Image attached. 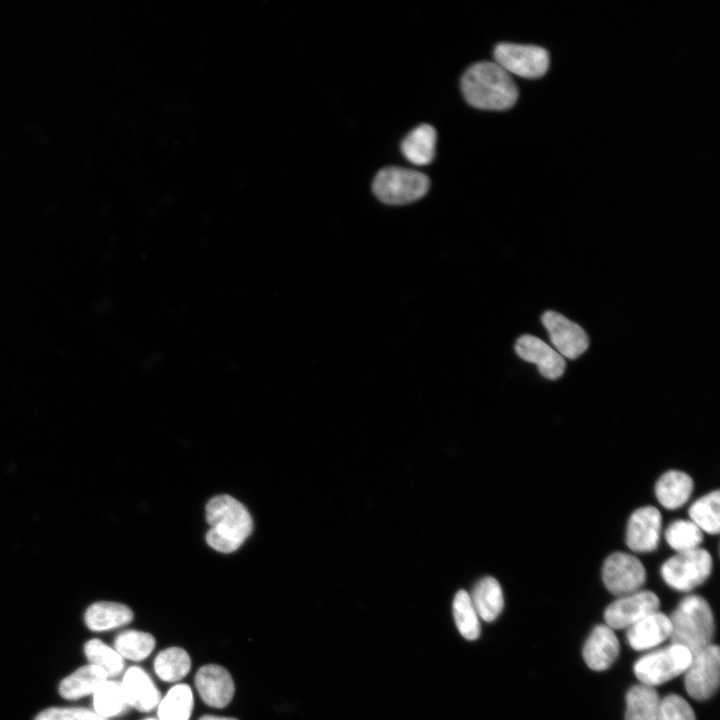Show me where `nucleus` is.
<instances>
[{"mask_svg": "<svg viewBox=\"0 0 720 720\" xmlns=\"http://www.w3.org/2000/svg\"><path fill=\"white\" fill-rule=\"evenodd\" d=\"M466 101L484 110H506L518 99V89L509 73L497 63L478 62L471 65L461 80Z\"/></svg>", "mask_w": 720, "mask_h": 720, "instance_id": "f257e3e1", "label": "nucleus"}, {"mask_svg": "<svg viewBox=\"0 0 720 720\" xmlns=\"http://www.w3.org/2000/svg\"><path fill=\"white\" fill-rule=\"evenodd\" d=\"M205 512L210 526L206 541L219 552H234L252 531L253 522L248 510L232 496L213 497L207 503Z\"/></svg>", "mask_w": 720, "mask_h": 720, "instance_id": "f03ea898", "label": "nucleus"}, {"mask_svg": "<svg viewBox=\"0 0 720 720\" xmlns=\"http://www.w3.org/2000/svg\"><path fill=\"white\" fill-rule=\"evenodd\" d=\"M671 643L686 647L692 654L712 644L715 621L709 603L703 597H684L669 616Z\"/></svg>", "mask_w": 720, "mask_h": 720, "instance_id": "7ed1b4c3", "label": "nucleus"}, {"mask_svg": "<svg viewBox=\"0 0 720 720\" xmlns=\"http://www.w3.org/2000/svg\"><path fill=\"white\" fill-rule=\"evenodd\" d=\"M429 186V178L419 171L386 167L375 176L372 189L383 203L402 205L422 198Z\"/></svg>", "mask_w": 720, "mask_h": 720, "instance_id": "20e7f679", "label": "nucleus"}, {"mask_svg": "<svg viewBox=\"0 0 720 720\" xmlns=\"http://www.w3.org/2000/svg\"><path fill=\"white\" fill-rule=\"evenodd\" d=\"M713 568L712 556L704 548L679 552L669 557L660 567L663 581L679 592H689L710 576Z\"/></svg>", "mask_w": 720, "mask_h": 720, "instance_id": "39448f33", "label": "nucleus"}, {"mask_svg": "<svg viewBox=\"0 0 720 720\" xmlns=\"http://www.w3.org/2000/svg\"><path fill=\"white\" fill-rule=\"evenodd\" d=\"M692 655L686 647L671 643L639 658L634 664V673L641 684L655 687L683 674Z\"/></svg>", "mask_w": 720, "mask_h": 720, "instance_id": "423d86ee", "label": "nucleus"}, {"mask_svg": "<svg viewBox=\"0 0 720 720\" xmlns=\"http://www.w3.org/2000/svg\"><path fill=\"white\" fill-rule=\"evenodd\" d=\"M683 674L685 689L693 699L703 701L712 697L720 681L719 647L710 644L694 653Z\"/></svg>", "mask_w": 720, "mask_h": 720, "instance_id": "0eeeda50", "label": "nucleus"}, {"mask_svg": "<svg viewBox=\"0 0 720 720\" xmlns=\"http://www.w3.org/2000/svg\"><path fill=\"white\" fill-rule=\"evenodd\" d=\"M494 59L507 73L523 78L542 77L549 68V54L536 45L499 43L494 48Z\"/></svg>", "mask_w": 720, "mask_h": 720, "instance_id": "6e6552de", "label": "nucleus"}, {"mask_svg": "<svg viewBox=\"0 0 720 720\" xmlns=\"http://www.w3.org/2000/svg\"><path fill=\"white\" fill-rule=\"evenodd\" d=\"M646 569L634 555L617 551L610 554L602 566V580L609 592L620 597L641 590L646 581Z\"/></svg>", "mask_w": 720, "mask_h": 720, "instance_id": "1a4fd4ad", "label": "nucleus"}, {"mask_svg": "<svg viewBox=\"0 0 720 720\" xmlns=\"http://www.w3.org/2000/svg\"><path fill=\"white\" fill-rule=\"evenodd\" d=\"M658 596L648 590H639L618 597L607 606L604 620L611 629H628L645 616L659 610Z\"/></svg>", "mask_w": 720, "mask_h": 720, "instance_id": "9d476101", "label": "nucleus"}, {"mask_svg": "<svg viewBox=\"0 0 720 720\" xmlns=\"http://www.w3.org/2000/svg\"><path fill=\"white\" fill-rule=\"evenodd\" d=\"M662 531L660 511L650 505L634 510L626 525L625 540L636 553H650L657 549Z\"/></svg>", "mask_w": 720, "mask_h": 720, "instance_id": "9b49d317", "label": "nucleus"}, {"mask_svg": "<svg viewBox=\"0 0 720 720\" xmlns=\"http://www.w3.org/2000/svg\"><path fill=\"white\" fill-rule=\"evenodd\" d=\"M541 320L551 343L563 358L576 359L587 350L588 336L577 323L551 310L544 312Z\"/></svg>", "mask_w": 720, "mask_h": 720, "instance_id": "f8f14e48", "label": "nucleus"}, {"mask_svg": "<svg viewBox=\"0 0 720 720\" xmlns=\"http://www.w3.org/2000/svg\"><path fill=\"white\" fill-rule=\"evenodd\" d=\"M195 687L206 705L218 709L226 707L235 692V684L229 671L217 664H207L198 669Z\"/></svg>", "mask_w": 720, "mask_h": 720, "instance_id": "ddd939ff", "label": "nucleus"}, {"mask_svg": "<svg viewBox=\"0 0 720 720\" xmlns=\"http://www.w3.org/2000/svg\"><path fill=\"white\" fill-rule=\"evenodd\" d=\"M515 351L523 360L537 365L539 373L549 379L560 378L566 367L564 358L541 339L523 335L515 343Z\"/></svg>", "mask_w": 720, "mask_h": 720, "instance_id": "4468645a", "label": "nucleus"}, {"mask_svg": "<svg viewBox=\"0 0 720 720\" xmlns=\"http://www.w3.org/2000/svg\"><path fill=\"white\" fill-rule=\"evenodd\" d=\"M620 645L609 626L594 627L583 647V658L587 666L594 671L608 669L619 655Z\"/></svg>", "mask_w": 720, "mask_h": 720, "instance_id": "2eb2a0df", "label": "nucleus"}, {"mask_svg": "<svg viewBox=\"0 0 720 720\" xmlns=\"http://www.w3.org/2000/svg\"><path fill=\"white\" fill-rule=\"evenodd\" d=\"M121 686L129 707L140 712L156 708L161 700L160 692L145 670L132 666L125 672Z\"/></svg>", "mask_w": 720, "mask_h": 720, "instance_id": "dca6fc26", "label": "nucleus"}, {"mask_svg": "<svg viewBox=\"0 0 720 720\" xmlns=\"http://www.w3.org/2000/svg\"><path fill=\"white\" fill-rule=\"evenodd\" d=\"M669 616L659 610L653 612L627 629V641L637 651L648 650L670 638Z\"/></svg>", "mask_w": 720, "mask_h": 720, "instance_id": "f3484780", "label": "nucleus"}, {"mask_svg": "<svg viewBox=\"0 0 720 720\" xmlns=\"http://www.w3.org/2000/svg\"><path fill=\"white\" fill-rule=\"evenodd\" d=\"M694 488L692 477L681 470H668L656 481L655 496L660 505L675 510L687 503Z\"/></svg>", "mask_w": 720, "mask_h": 720, "instance_id": "a211bd4d", "label": "nucleus"}, {"mask_svg": "<svg viewBox=\"0 0 720 720\" xmlns=\"http://www.w3.org/2000/svg\"><path fill=\"white\" fill-rule=\"evenodd\" d=\"M132 619L133 612L128 606L110 601L95 602L84 613L87 628L95 632L119 628Z\"/></svg>", "mask_w": 720, "mask_h": 720, "instance_id": "6ab92c4d", "label": "nucleus"}, {"mask_svg": "<svg viewBox=\"0 0 720 720\" xmlns=\"http://www.w3.org/2000/svg\"><path fill=\"white\" fill-rule=\"evenodd\" d=\"M107 679L108 675L99 666L84 665L60 682L58 692L64 699L77 700L93 694Z\"/></svg>", "mask_w": 720, "mask_h": 720, "instance_id": "aec40b11", "label": "nucleus"}, {"mask_svg": "<svg viewBox=\"0 0 720 720\" xmlns=\"http://www.w3.org/2000/svg\"><path fill=\"white\" fill-rule=\"evenodd\" d=\"M436 131L428 124L414 128L402 141L401 151L411 163L429 164L435 154Z\"/></svg>", "mask_w": 720, "mask_h": 720, "instance_id": "412c9836", "label": "nucleus"}, {"mask_svg": "<svg viewBox=\"0 0 720 720\" xmlns=\"http://www.w3.org/2000/svg\"><path fill=\"white\" fill-rule=\"evenodd\" d=\"M471 600L478 616L486 622L495 620L504 606L502 588L491 576L481 579L476 584Z\"/></svg>", "mask_w": 720, "mask_h": 720, "instance_id": "4be33fe9", "label": "nucleus"}, {"mask_svg": "<svg viewBox=\"0 0 720 720\" xmlns=\"http://www.w3.org/2000/svg\"><path fill=\"white\" fill-rule=\"evenodd\" d=\"M660 700L654 687L632 686L626 694L625 720H657Z\"/></svg>", "mask_w": 720, "mask_h": 720, "instance_id": "5701e85b", "label": "nucleus"}, {"mask_svg": "<svg viewBox=\"0 0 720 720\" xmlns=\"http://www.w3.org/2000/svg\"><path fill=\"white\" fill-rule=\"evenodd\" d=\"M690 520L702 531L716 535L720 531V492L711 491L691 504L688 510Z\"/></svg>", "mask_w": 720, "mask_h": 720, "instance_id": "b1692460", "label": "nucleus"}, {"mask_svg": "<svg viewBox=\"0 0 720 720\" xmlns=\"http://www.w3.org/2000/svg\"><path fill=\"white\" fill-rule=\"evenodd\" d=\"M194 706L192 690L187 684L173 686L158 704V720H189Z\"/></svg>", "mask_w": 720, "mask_h": 720, "instance_id": "393cba45", "label": "nucleus"}, {"mask_svg": "<svg viewBox=\"0 0 720 720\" xmlns=\"http://www.w3.org/2000/svg\"><path fill=\"white\" fill-rule=\"evenodd\" d=\"M190 668V656L180 647L166 648L160 651L154 660V671L165 682L181 680L188 674Z\"/></svg>", "mask_w": 720, "mask_h": 720, "instance_id": "a878e982", "label": "nucleus"}, {"mask_svg": "<svg viewBox=\"0 0 720 720\" xmlns=\"http://www.w3.org/2000/svg\"><path fill=\"white\" fill-rule=\"evenodd\" d=\"M94 712L104 719L122 715L129 705L121 683L106 680L93 693Z\"/></svg>", "mask_w": 720, "mask_h": 720, "instance_id": "bb28decb", "label": "nucleus"}, {"mask_svg": "<svg viewBox=\"0 0 720 720\" xmlns=\"http://www.w3.org/2000/svg\"><path fill=\"white\" fill-rule=\"evenodd\" d=\"M155 638L147 632L127 630L119 633L114 640V649L122 658L142 661L155 648Z\"/></svg>", "mask_w": 720, "mask_h": 720, "instance_id": "cd10ccee", "label": "nucleus"}, {"mask_svg": "<svg viewBox=\"0 0 720 720\" xmlns=\"http://www.w3.org/2000/svg\"><path fill=\"white\" fill-rule=\"evenodd\" d=\"M665 540L676 553L699 548L703 532L690 519H676L665 529Z\"/></svg>", "mask_w": 720, "mask_h": 720, "instance_id": "c85d7f7f", "label": "nucleus"}, {"mask_svg": "<svg viewBox=\"0 0 720 720\" xmlns=\"http://www.w3.org/2000/svg\"><path fill=\"white\" fill-rule=\"evenodd\" d=\"M453 616L460 634L467 640H476L480 636L479 616L470 595L460 590L453 600Z\"/></svg>", "mask_w": 720, "mask_h": 720, "instance_id": "c756f323", "label": "nucleus"}, {"mask_svg": "<svg viewBox=\"0 0 720 720\" xmlns=\"http://www.w3.org/2000/svg\"><path fill=\"white\" fill-rule=\"evenodd\" d=\"M84 654L90 664L102 668L109 677L119 675L124 668V660L119 653L99 639H91L84 645Z\"/></svg>", "mask_w": 720, "mask_h": 720, "instance_id": "7c9ffc66", "label": "nucleus"}, {"mask_svg": "<svg viewBox=\"0 0 720 720\" xmlns=\"http://www.w3.org/2000/svg\"><path fill=\"white\" fill-rule=\"evenodd\" d=\"M657 720H696V717L684 698L669 694L660 700Z\"/></svg>", "mask_w": 720, "mask_h": 720, "instance_id": "2f4dec72", "label": "nucleus"}, {"mask_svg": "<svg viewBox=\"0 0 720 720\" xmlns=\"http://www.w3.org/2000/svg\"><path fill=\"white\" fill-rule=\"evenodd\" d=\"M34 720H107L97 715L94 710L82 707H50L34 718Z\"/></svg>", "mask_w": 720, "mask_h": 720, "instance_id": "473e14b6", "label": "nucleus"}, {"mask_svg": "<svg viewBox=\"0 0 720 720\" xmlns=\"http://www.w3.org/2000/svg\"><path fill=\"white\" fill-rule=\"evenodd\" d=\"M199 720H238L233 717H223V716H216V715H204Z\"/></svg>", "mask_w": 720, "mask_h": 720, "instance_id": "72a5a7b5", "label": "nucleus"}, {"mask_svg": "<svg viewBox=\"0 0 720 720\" xmlns=\"http://www.w3.org/2000/svg\"><path fill=\"white\" fill-rule=\"evenodd\" d=\"M146 720H158V719H155V718H148V719H146Z\"/></svg>", "mask_w": 720, "mask_h": 720, "instance_id": "f704fd0d", "label": "nucleus"}]
</instances>
